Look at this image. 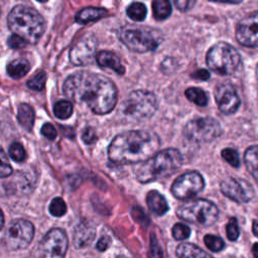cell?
I'll list each match as a JSON object with an SVG mask.
<instances>
[{
  "label": "cell",
  "instance_id": "4fadbf2b",
  "mask_svg": "<svg viewBox=\"0 0 258 258\" xmlns=\"http://www.w3.org/2000/svg\"><path fill=\"white\" fill-rule=\"evenodd\" d=\"M220 187L224 196L238 204L248 203L255 196L252 184L246 179L239 177L225 178L222 180Z\"/></svg>",
  "mask_w": 258,
  "mask_h": 258
},
{
  "label": "cell",
  "instance_id": "8d00e7d4",
  "mask_svg": "<svg viewBox=\"0 0 258 258\" xmlns=\"http://www.w3.org/2000/svg\"><path fill=\"white\" fill-rule=\"evenodd\" d=\"M7 43L11 48H14V49L22 48L27 44V42L23 38H21L20 36H18L17 34H14V33L11 36H9Z\"/></svg>",
  "mask_w": 258,
  "mask_h": 258
},
{
  "label": "cell",
  "instance_id": "4dcf8cb0",
  "mask_svg": "<svg viewBox=\"0 0 258 258\" xmlns=\"http://www.w3.org/2000/svg\"><path fill=\"white\" fill-rule=\"evenodd\" d=\"M9 155L16 162H22L26 158L24 147L19 142H13L9 147Z\"/></svg>",
  "mask_w": 258,
  "mask_h": 258
},
{
  "label": "cell",
  "instance_id": "52a82bcc",
  "mask_svg": "<svg viewBox=\"0 0 258 258\" xmlns=\"http://www.w3.org/2000/svg\"><path fill=\"white\" fill-rule=\"evenodd\" d=\"M125 116L142 120L151 117L157 109V100L153 93L146 90H136L129 94L122 104Z\"/></svg>",
  "mask_w": 258,
  "mask_h": 258
},
{
  "label": "cell",
  "instance_id": "7a4b0ae2",
  "mask_svg": "<svg viewBox=\"0 0 258 258\" xmlns=\"http://www.w3.org/2000/svg\"><path fill=\"white\" fill-rule=\"evenodd\" d=\"M159 145L160 140L152 131H125L111 141L108 147V156L116 164L143 162L155 154Z\"/></svg>",
  "mask_w": 258,
  "mask_h": 258
},
{
  "label": "cell",
  "instance_id": "83f0119b",
  "mask_svg": "<svg viewBox=\"0 0 258 258\" xmlns=\"http://www.w3.org/2000/svg\"><path fill=\"white\" fill-rule=\"evenodd\" d=\"M53 113L54 116L58 119H68L73 114V105L67 100H60L54 104Z\"/></svg>",
  "mask_w": 258,
  "mask_h": 258
},
{
  "label": "cell",
  "instance_id": "9c48e42d",
  "mask_svg": "<svg viewBox=\"0 0 258 258\" xmlns=\"http://www.w3.org/2000/svg\"><path fill=\"white\" fill-rule=\"evenodd\" d=\"M120 39L130 50L136 52L151 51L158 46L153 33L139 27H124L120 32Z\"/></svg>",
  "mask_w": 258,
  "mask_h": 258
},
{
  "label": "cell",
  "instance_id": "8fae6325",
  "mask_svg": "<svg viewBox=\"0 0 258 258\" xmlns=\"http://www.w3.org/2000/svg\"><path fill=\"white\" fill-rule=\"evenodd\" d=\"M204 187L205 180L203 175L199 171L190 170L179 175L173 181L171 192L176 199L186 201L197 196L204 189Z\"/></svg>",
  "mask_w": 258,
  "mask_h": 258
},
{
  "label": "cell",
  "instance_id": "4316f807",
  "mask_svg": "<svg viewBox=\"0 0 258 258\" xmlns=\"http://www.w3.org/2000/svg\"><path fill=\"white\" fill-rule=\"evenodd\" d=\"M126 13L129 18L135 21H142L146 17L147 14V9L146 6L143 3L140 2H135L130 4L127 7Z\"/></svg>",
  "mask_w": 258,
  "mask_h": 258
},
{
  "label": "cell",
  "instance_id": "d4e9b609",
  "mask_svg": "<svg viewBox=\"0 0 258 258\" xmlns=\"http://www.w3.org/2000/svg\"><path fill=\"white\" fill-rule=\"evenodd\" d=\"M152 11L156 20H165L171 14V4L169 0H153Z\"/></svg>",
  "mask_w": 258,
  "mask_h": 258
},
{
  "label": "cell",
  "instance_id": "7c38bea8",
  "mask_svg": "<svg viewBox=\"0 0 258 258\" xmlns=\"http://www.w3.org/2000/svg\"><path fill=\"white\" fill-rule=\"evenodd\" d=\"M69 240L66 232L59 228H53L40 241L39 255L43 257H63L67 253Z\"/></svg>",
  "mask_w": 258,
  "mask_h": 258
},
{
  "label": "cell",
  "instance_id": "603a6c76",
  "mask_svg": "<svg viewBox=\"0 0 258 258\" xmlns=\"http://www.w3.org/2000/svg\"><path fill=\"white\" fill-rule=\"evenodd\" d=\"M175 254L178 257H190V258H203L211 257V255L205 252L203 249L191 243H180L175 250Z\"/></svg>",
  "mask_w": 258,
  "mask_h": 258
},
{
  "label": "cell",
  "instance_id": "9a60e30c",
  "mask_svg": "<svg viewBox=\"0 0 258 258\" xmlns=\"http://www.w3.org/2000/svg\"><path fill=\"white\" fill-rule=\"evenodd\" d=\"M236 38L246 47L258 46V11L248 14L238 22Z\"/></svg>",
  "mask_w": 258,
  "mask_h": 258
},
{
  "label": "cell",
  "instance_id": "bcb514c9",
  "mask_svg": "<svg viewBox=\"0 0 258 258\" xmlns=\"http://www.w3.org/2000/svg\"><path fill=\"white\" fill-rule=\"evenodd\" d=\"M3 226H4V216H3L2 211L0 210V230L2 229Z\"/></svg>",
  "mask_w": 258,
  "mask_h": 258
},
{
  "label": "cell",
  "instance_id": "484cf974",
  "mask_svg": "<svg viewBox=\"0 0 258 258\" xmlns=\"http://www.w3.org/2000/svg\"><path fill=\"white\" fill-rule=\"evenodd\" d=\"M185 97L187 98V100H189L190 102L197 104L198 106H207L208 105V97L205 93L204 90L197 88V87H190L188 89L185 90L184 92Z\"/></svg>",
  "mask_w": 258,
  "mask_h": 258
},
{
  "label": "cell",
  "instance_id": "44dd1931",
  "mask_svg": "<svg viewBox=\"0 0 258 258\" xmlns=\"http://www.w3.org/2000/svg\"><path fill=\"white\" fill-rule=\"evenodd\" d=\"M7 73L8 75L17 80L20 78H23L30 70V63L26 58L20 57V58H16L12 61H10L7 64Z\"/></svg>",
  "mask_w": 258,
  "mask_h": 258
},
{
  "label": "cell",
  "instance_id": "60d3db41",
  "mask_svg": "<svg viewBox=\"0 0 258 258\" xmlns=\"http://www.w3.org/2000/svg\"><path fill=\"white\" fill-rule=\"evenodd\" d=\"M190 77L195 80H200V81H208L211 78V73L205 69H200L194 72Z\"/></svg>",
  "mask_w": 258,
  "mask_h": 258
},
{
  "label": "cell",
  "instance_id": "7bdbcfd3",
  "mask_svg": "<svg viewBox=\"0 0 258 258\" xmlns=\"http://www.w3.org/2000/svg\"><path fill=\"white\" fill-rule=\"evenodd\" d=\"M214 2H220V3H230V4H239L243 0H211Z\"/></svg>",
  "mask_w": 258,
  "mask_h": 258
},
{
  "label": "cell",
  "instance_id": "b9f144b4",
  "mask_svg": "<svg viewBox=\"0 0 258 258\" xmlns=\"http://www.w3.org/2000/svg\"><path fill=\"white\" fill-rule=\"evenodd\" d=\"M109 244H110V238L108 236H103L97 243L96 245V248L99 250V251H105L108 247H109Z\"/></svg>",
  "mask_w": 258,
  "mask_h": 258
},
{
  "label": "cell",
  "instance_id": "d6986e66",
  "mask_svg": "<svg viewBox=\"0 0 258 258\" xmlns=\"http://www.w3.org/2000/svg\"><path fill=\"white\" fill-rule=\"evenodd\" d=\"M146 203L149 210L157 216L164 215L169 209L165 198L157 190H150L147 194Z\"/></svg>",
  "mask_w": 258,
  "mask_h": 258
},
{
  "label": "cell",
  "instance_id": "f546056e",
  "mask_svg": "<svg viewBox=\"0 0 258 258\" xmlns=\"http://www.w3.org/2000/svg\"><path fill=\"white\" fill-rule=\"evenodd\" d=\"M49 213L54 217H61L67 213V205L61 198H54L48 207Z\"/></svg>",
  "mask_w": 258,
  "mask_h": 258
},
{
  "label": "cell",
  "instance_id": "1f68e13d",
  "mask_svg": "<svg viewBox=\"0 0 258 258\" xmlns=\"http://www.w3.org/2000/svg\"><path fill=\"white\" fill-rule=\"evenodd\" d=\"M13 171V168L9 162L7 154L4 149L0 147V178L9 176Z\"/></svg>",
  "mask_w": 258,
  "mask_h": 258
},
{
  "label": "cell",
  "instance_id": "ffe728a7",
  "mask_svg": "<svg viewBox=\"0 0 258 258\" xmlns=\"http://www.w3.org/2000/svg\"><path fill=\"white\" fill-rule=\"evenodd\" d=\"M108 12L104 8L99 7H87L77 12L75 19L80 24H87L92 21H96L107 16Z\"/></svg>",
  "mask_w": 258,
  "mask_h": 258
},
{
  "label": "cell",
  "instance_id": "f35d334b",
  "mask_svg": "<svg viewBox=\"0 0 258 258\" xmlns=\"http://www.w3.org/2000/svg\"><path fill=\"white\" fill-rule=\"evenodd\" d=\"M40 131H41V134H42L44 137H46L47 139H49V140H53V139L56 137V135H57L56 129H55L54 126H53L52 124H50V123H45V124H43Z\"/></svg>",
  "mask_w": 258,
  "mask_h": 258
},
{
  "label": "cell",
  "instance_id": "7402d4cb",
  "mask_svg": "<svg viewBox=\"0 0 258 258\" xmlns=\"http://www.w3.org/2000/svg\"><path fill=\"white\" fill-rule=\"evenodd\" d=\"M19 124L27 131H31L33 124H34V110L33 108L26 103L20 104L18 107V114H17Z\"/></svg>",
  "mask_w": 258,
  "mask_h": 258
},
{
  "label": "cell",
  "instance_id": "ba28073f",
  "mask_svg": "<svg viewBox=\"0 0 258 258\" xmlns=\"http://www.w3.org/2000/svg\"><path fill=\"white\" fill-rule=\"evenodd\" d=\"M222 134L221 124L214 118H196L187 122L183 128L184 137L196 143H207Z\"/></svg>",
  "mask_w": 258,
  "mask_h": 258
},
{
  "label": "cell",
  "instance_id": "836d02e7",
  "mask_svg": "<svg viewBox=\"0 0 258 258\" xmlns=\"http://www.w3.org/2000/svg\"><path fill=\"white\" fill-rule=\"evenodd\" d=\"M222 157L225 161H227L230 165L233 167H239L240 166V156L237 152V150L233 148H224L222 150Z\"/></svg>",
  "mask_w": 258,
  "mask_h": 258
},
{
  "label": "cell",
  "instance_id": "6da1fadb",
  "mask_svg": "<svg viewBox=\"0 0 258 258\" xmlns=\"http://www.w3.org/2000/svg\"><path fill=\"white\" fill-rule=\"evenodd\" d=\"M63 94L76 103H85L94 113L104 115L111 112L117 103V89L105 76L78 72L63 83Z\"/></svg>",
  "mask_w": 258,
  "mask_h": 258
},
{
  "label": "cell",
  "instance_id": "ee69618b",
  "mask_svg": "<svg viewBox=\"0 0 258 258\" xmlns=\"http://www.w3.org/2000/svg\"><path fill=\"white\" fill-rule=\"evenodd\" d=\"M252 231H253L254 235H255L256 237H258V221H257V220H254V221H253Z\"/></svg>",
  "mask_w": 258,
  "mask_h": 258
},
{
  "label": "cell",
  "instance_id": "d6a6232c",
  "mask_svg": "<svg viewBox=\"0 0 258 258\" xmlns=\"http://www.w3.org/2000/svg\"><path fill=\"white\" fill-rule=\"evenodd\" d=\"M45 81H46V74L44 72H39L27 82V87L34 91H41L44 88Z\"/></svg>",
  "mask_w": 258,
  "mask_h": 258
},
{
  "label": "cell",
  "instance_id": "f6af8a7d",
  "mask_svg": "<svg viewBox=\"0 0 258 258\" xmlns=\"http://www.w3.org/2000/svg\"><path fill=\"white\" fill-rule=\"evenodd\" d=\"M252 253L255 257H258V243H255L253 244L252 246Z\"/></svg>",
  "mask_w": 258,
  "mask_h": 258
},
{
  "label": "cell",
  "instance_id": "7dc6e473",
  "mask_svg": "<svg viewBox=\"0 0 258 258\" xmlns=\"http://www.w3.org/2000/svg\"><path fill=\"white\" fill-rule=\"evenodd\" d=\"M37 1H39V2H41V3H44V2H46L47 0H37Z\"/></svg>",
  "mask_w": 258,
  "mask_h": 258
},
{
  "label": "cell",
  "instance_id": "277c9868",
  "mask_svg": "<svg viewBox=\"0 0 258 258\" xmlns=\"http://www.w3.org/2000/svg\"><path fill=\"white\" fill-rule=\"evenodd\" d=\"M182 160V155L178 149H163L143 161L136 171V178L142 183H147L167 177L181 166Z\"/></svg>",
  "mask_w": 258,
  "mask_h": 258
},
{
  "label": "cell",
  "instance_id": "e0dca14e",
  "mask_svg": "<svg viewBox=\"0 0 258 258\" xmlns=\"http://www.w3.org/2000/svg\"><path fill=\"white\" fill-rule=\"evenodd\" d=\"M96 230L94 226L86 221L80 223L74 232V243L77 248H84L91 244L94 240Z\"/></svg>",
  "mask_w": 258,
  "mask_h": 258
},
{
  "label": "cell",
  "instance_id": "2e32d148",
  "mask_svg": "<svg viewBox=\"0 0 258 258\" xmlns=\"http://www.w3.org/2000/svg\"><path fill=\"white\" fill-rule=\"evenodd\" d=\"M215 99L219 110L225 115L237 112L241 105V100L235 88L230 84H221L215 89Z\"/></svg>",
  "mask_w": 258,
  "mask_h": 258
},
{
  "label": "cell",
  "instance_id": "cb8c5ba5",
  "mask_svg": "<svg viewBox=\"0 0 258 258\" xmlns=\"http://www.w3.org/2000/svg\"><path fill=\"white\" fill-rule=\"evenodd\" d=\"M244 161L248 171L258 181V145H252L246 149Z\"/></svg>",
  "mask_w": 258,
  "mask_h": 258
},
{
  "label": "cell",
  "instance_id": "d590c367",
  "mask_svg": "<svg viewBox=\"0 0 258 258\" xmlns=\"http://www.w3.org/2000/svg\"><path fill=\"white\" fill-rule=\"evenodd\" d=\"M227 237L230 241H236L240 235V230L238 226V221L236 218H230L227 226H226Z\"/></svg>",
  "mask_w": 258,
  "mask_h": 258
},
{
  "label": "cell",
  "instance_id": "5b68a950",
  "mask_svg": "<svg viewBox=\"0 0 258 258\" xmlns=\"http://www.w3.org/2000/svg\"><path fill=\"white\" fill-rule=\"evenodd\" d=\"M206 62L213 72L222 76H228L238 69L241 56L238 50L231 44L218 42L208 50Z\"/></svg>",
  "mask_w": 258,
  "mask_h": 258
},
{
  "label": "cell",
  "instance_id": "ac0fdd59",
  "mask_svg": "<svg viewBox=\"0 0 258 258\" xmlns=\"http://www.w3.org/2000/svg\"><path fill=\"white\" fill-rule=\"evenodd\" d=\"M96 60L102 68H109L118 75L125 73V68L121 63V60L117 54L108 50H101L96 54Z\"/></svg>",
  "mask_w": 258,
  "mask_h": 258
},
{
  "label": "cell",
  "instance_id": "30bf717a",
  "mask_svg": "<svg viewBox=\"0 0 258 258\" xmlns=\"http://www.w3.org/2000/svg\"><path fill=\"white\" fill-rule=\"evenodd\" d=\"M34 235L32 223L24 219H17L10 223L5 234V244L10 250H23L31 242Z\"/></svg>",
  "mask_w": 258,
  "mask_h": 258
},
{
  "label": "cell",
  "instance_id": "e575fe53",
  "mask_svg": "<svg viewBox=\"0 0 258 258\" xmlns=\"http://www.w3.org/2000/svg\"><path fill=\"white\" fill-rule=\"evenodd\" d=\"M171 232H172L173 238L177 241L185 240L190 235V229L187 226H185L184 224H181V223H176L172 227Z\"/></svg>",
  "mask_w": 258,
  "mask_h": 258
},
{
  "label": "cell",
  "instance_id": "3957f363",
  "mask_svg": "<svg viewBox=\"0 0 258 258\" xmlns=\"http://www.w3.org/2000/svg\"><path fill=\"white\" fill-rule=\"evenodd\" d=\"M7 24L10 31L23 38L29 44H35L44 32L43 17L26 5L14 6L8 14Z\"/></svg>",
  "mask_w": 258,
  "mask_h": 258
},
{
  "label": "cell",
  "instance_id": "5bb4252c",
  "mask_svg": "<svg viewBox=\"0 0 258 258\" xmlns=\"http://www.w3.org/2000/svg\"><path fill=\"white\" fill-rule=\"evenodd\" d=\"M97 40L93 34L83 35L70 51L71 61L76 66H87L96 57Z\"/></svg>",
  "mask_w": 258,
  "mask_h": 258
},
{
  "label": "cell",
  "instance_id": "ab89813d",
  "mask_svg": "<svg viewBox=\"0 0 258 258\" xmlns=\"http://www.w3.org/2000/svg\"><path fill=\"white\" fill-rule=\"evenodd\" d=\"M173 2L178 10L186 12L194 7L197 0H173Z\"/></svg>",
  "mask_w": 258,
  "mask_h": 258
},
{
  "label": "cell",
  "instance_id": "74e56055",
  "mask_svg": "<svg viewBox=\"0 0 258 258\" xmlns=\"http://www.w3.org/2000/svg\"><path fill=\"white\" fill-rule=\"evenodd\" d=\"M82 139H83V141H84L86 144H88V145H91V144L95 143L96 140H97V135H96L95 130H94L92 127H87V128L83 131Z\"/></svg>",
  "mask_w": 258,
  "mask_h": 258
},
{
  "label": "cell",
  "instance_id": "f1b7e54d",
  "mask_svg": "<svg viewBox=\"0 0 258 258\" xmlns=\"http://www.w3.org/2000/svg\"><path fill=\"white\" fill-rule=\"evenodd\" d=\"M204 242L206 246L213 252H219L225 247V243L223 239L216 235L208 234L204 237Z\"/></svg>",
  "mask_w": 258,
  "mask_h": 258
},
{
  "label": "cell",
  "instance_id": "8992f818",
  "mask_svg": "<svg viewBox=\"0 0 258 258\" xmlns=\"http://www.w3.org/2000/svg\"><path fill=\"white\" fill-rule=\"evenodd\" d=\"M218 207L208 200H196L184 203L176 210V215L181 220L198 226L210 227L219 219Z\"/></svg>",
  "mask_w": 258,
  "mask_h": 258
}]
</instances>
